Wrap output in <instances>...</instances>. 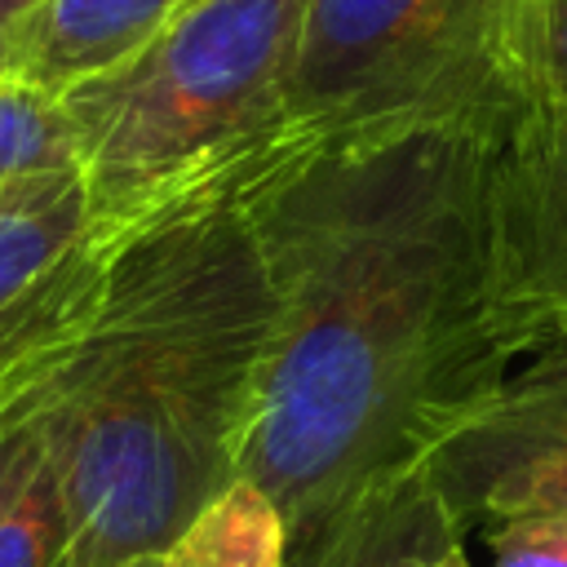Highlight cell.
<instances>
[{
	"mask_svg": "<svg viewBox=\"0 0 567 567\" xmlns=\"http://www.w3.org/2000/svg\"><path fill=\"white\" fill-rule=\"evenodd\" d=\"M509 102L221 155L275 297L239 474L284 514L292 567L416 483L523 359L492 230Z\"/></svg>",
	"mask_w": 567,
	"mask_h": 567,
	"instance_id": "obj_1",
	"label": "cell"
},
{
	"mask_svg": "<svg viewBox=\"0 0 567 567\" xmlns=\"http://www.w3.org/2000/svg\"><path fill=\"white\" fill-rule=\"evenodd\" d=\"M275 297L230 159L115 226L97 297L27 390L75 567H155L239 478Z\"/></svg>",
	"mask_w": 567,
	"mask_h": 567,
	"instance_id": "obj_2",
	"label": "cell"
},
{
	"mask_svg": "<svg viewBox=\"0 0 567 567\" xmlns=\"http://www.w3.org/2000/svg\"><path fill=\"white\" fill-rule=\"evenodd\" d=\"M306 4L195 0L128 58L58 93L97 221H128L270 128Z\"/></svg>",
	"mask_w": 567,
	"mask_h": 567,
	"instance_id": "obj_3",
	"label": "cell"
},
{
	"mask_svg": "<svg viewBox=\"0 0 567 567\" xmlns=\"http://www.w3.org/2000/svg\"><path fill=\"white\" fill-rule=\"evenodd\" d=\"M527 0H310L266 133L328 142L523 93Z\"/></svg>",
	"mask_w": 567,
	"mask_h": 567,
	"instance_id": "obj_4",
	"label": "cell"
},
{
	"mask_svg": "<svg viewBox=\"0 0 567 567\" xmlns=\"http://www.w3.org/2000/svg\"><path fill=\"white\" fill-rule=\"evenodd\" d=\"M84 173L0 204V412L35 390L75 341L111 252Z\"/></svg>",
	"mask_w": 567,
	"mask_h": 567,
	"instance_id": "obj_5",
	"label": "cell"
},
{
	"mask_svg": "<svg viewBox=\"0 0 567 567\" xmlns=\"http://www.w3.org/2000/svg\"><path fill=\"white\" fill-rule=\"evenodd\" d=\"M421 483L461 532L567 509V337L532 350L430 456Z\"/></svg>",
	"mask_w": 567,
	"mask_h": 567,
	"instance_id": "obj_6",
	"label": "cell"
},
{
	"mask_svg": "<svg viewBox=\"0 0 567 567\" xmlns=\"http://www.w3.org/2000/svg\"><path fill=\"white\" fill-rule=\"evenodd\" d=\"M492 230L523 354L567 337V106L518 93L492 151Z\"/></svg>",
	"mask_w": 567,
	"mask_h": 567,
	"instance_id": "obj_7",
	"label": "cell"
},
{
	"mask_svg": "<svg viewBox=\"0 0 567 567\" xmlns=\"http://www.w3.org/2000/svg\"><path fill=\"white\" fill-rule=\"evenodd\" d=\"M190 4L195 0H44L13 49L9 80L58 97L128 58Z\"/></svg>",
	"mask_w": 567,
	"mask_h": 567,
	"instance_id": "obj_8",
	"label": "cell"
},
{
	"mask_svg": "<svg viewBox=\"0 0 567 567\" xmlns=\"http://www.w3.org/2000/svg\"><path fill=\"white\" fill-rule=\"evenodd\" d=\"M155 567H292L284 514L239 474L168 540Z\"/></svg>",
	"mask_w": 567,
	"mask_h": 567,
	"instance_id": "obj_9",
	"label": "cell"
},
{
	"mask_svg": "<svg viewBox=\"0 0 567 567\" xmlns=\"http://www.w3.org/2000/svg\"><path fill=\"white\" fill-rule=\"evenodd\" d=\"M80 173V142L58 97L0 80V204Z\"/></svg>",
	"mask_w": 567,
	"mask_h": 567,
	"instance_id": "obj_10",
	"label": "cell"
},
{
	"mask_svg": "<svg viewBox=\"0 0 567 567\" xmlns=\"http://www.w3.org/2000/svg\"><path fill=\"white\" fill-rule=\"evenodd\" d=\"M0 567H75L71 518H66V501H62V483H58L44 430L31 461L22 465V474L0 501Z\"/></svg>",
	"mask_w": 567,
	"mask_h": 567,
	"instance_id": "obj_11",
	"label": "cell"
},
{
	"mask_svg": "<svg viewBox=\"0 0 567 567\" xmlns=\"http://www.w3.org/2000/svg\"><path fill=\"white\" fill-rule=\"evenodd\" d=\"M425 501V483H408L403 492L368 505L363 514H354L328 545L323 554L310 563V567H390L394 554L403 549L412 523H416V509Z\"/></svg>",
	"mask_w": 567,
	"mask_h": 567,
	"instance_id": "obj_12",
	"label": "cell"
},
{
	"mask_svg": "<svg viewBox=\"0 0 567 567\" xmlns=\"http://www.w3.org/2000/svg\"><path fill=\"white\" fill-rule=\"evenodd\" d=\"M518 84L527 97L567 106V0H527Z\"/></svg>",
	"mask_w": 567,
	"mask_h": 567,
	"instance_id": "obj_13",
	"label": "cell"
},
{
	"mask_svg": "<svg viewBox=\"0 0 567 567\" xmlns=\"http://www.w3.org/2000/svg\"><path fill=\"white\" fill-rule=\"evenodd\" d=\"M478 532L492 549V567H567V509L514 514Z\"/></svg>",
	"mask_w": 567,
	"mask_h": 567,
	"instance_id": "obj_14",
	"label": "cell"
},
{
	"mask_svg": "<svg viewBox=\"0 0 567 567\" xmlns=\"http://www.w3.org/2000/svg\"><path fill=\"white\" fill-rule=\"evenodd\" d=\"M390 567H474L465 554V532L443 514V505L430 496V487H425L416 523Z\"/></svg>",
	"mask_w": 567,
	"mask_h": 567,
	"instance_id": "obj_15",
	"label": "cell"
},
{
	"mask_svg": "<svg viewBox=\"0 0 567 567\" xmlns=\"http://www.w3.org/2000/svg\"><path fill=\"white\" fill-rule=\"evenodd\" d=\"M35 443H40V421L31 412V399L22 394L0 412V501L13 487V478L22 474V465L31 461Z\"/></svg>",
	"mask_w": 567,
	"mask_h": 567,
	"instance_id": "obj_16",
	"label": "cell"
},
{
	"mask_svg": "<svg viewBox=\"0 0 567 567\" xmlns=\"http://www.w3.org/2000/svg\"><path fill=\"white\" fill-rule=\"evenodd\" d=\"M44 0H0V80H9L13 71V49L27 31V22L40 13Z\"/></svg>",
	"mask_w": 567,
	"mask_h": 567,
	"instance_id": "obj_17",
	"label": "cell"
}]
</instances>
